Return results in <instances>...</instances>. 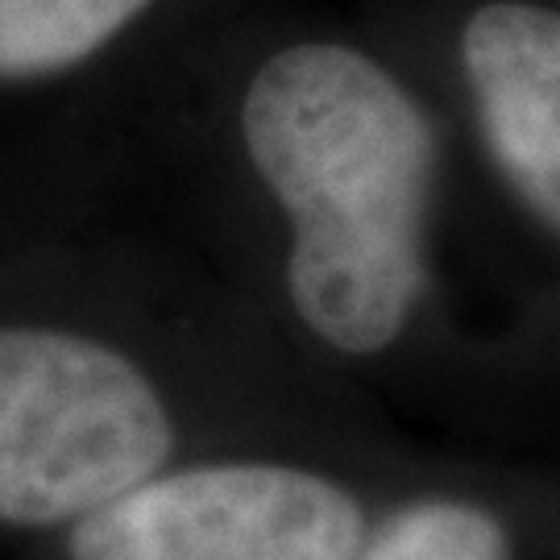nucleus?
<instances>
[{"label":"nucleus","instance_id":"5","mask_svg":"<svg viewBox=\"0 0 560 560\" xmlns=\"http://www.w3.org/2000/svg\"><path fill=\"white\" fill-rule=\"evenodd\" d=\"M150 4L154 0H0V83L80 67Z\"/></svg>","mask_w":560,"mask_h":560},{"label":"nucleus","instance_id":"3","mask_svg":"<svg viewBox=\"0 0 560 560\" xmlns=\"http://www.w3.org/2000/svg\"><path fill=\"white\" fill-rule=\"evenodd\" d=\"M370 536L349 486L261 457L166 465L62 536L67 560H353Z\"/></svg>","mask_w":560,"mask_h":560},{"label":"nucleus","instance_id":"6","mask_svg":"<svg viewBox=\"0 0 560 560\" xmlns=\"http://www.w3.org/2000/svg\"><path fill=\"white\" fill-rule=\"evenodd\" d=\"M353 560H511V540L474 502L423 499L370 532Z\"/></svg>","mask_w":560,"mask_h":560},{"label":"nucleus","instance_id":"2","mask_svg":"<svg viewBox=\"0 0 560 560\" xmlns=\"http://www.w3.org/2000/svg\"><path fill=\"white\" fill-rule=\"evenodd\" d=\"M175 436L171 402L120 349L0 324V527L67 536L166 469Z\"/></svg>","mask_w":560,"mask_h":560},{"label":"nucleus","instance_id":"1","mask_svg":"<svg viewBox=\"0 0 560 560\" xmlns=\"http://www.w3.org/2000/svg\"><path fill=\"white\" fill-rule=\"evenodd\" d=\"M245 150L291 221L287 291L324 345H395L423 291L436 141L374 59L303 42L258 67L241 104Z\"/></svg>","mask_w":560,"mask_h":560},{"label":"nucleus","instance_id":"4","mask_svg":"<svg viewBox=\"0 0 560 560\" xmlns=\"http://www.w3.org/2000/svg\"><path fill=\"white\" fill-rule=\"evenodd\" d=\"M460 59L494 166L560 233V13L494 0L469 18Z\"/></svg>","mask_w":560,"mask_h":560}]
</instances>
